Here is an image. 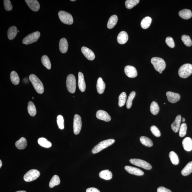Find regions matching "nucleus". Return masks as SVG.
<instances>
[{
  "label": "nucleus",
  "mask_w": 192,
  "mask_h": 192,
  "mask_svg": "<svg viewBox=\"0 0 192 192\" xmlns=\"http://www.w3.org/2000/svg\"><path fill=\"white\" fill-rule=\"evenodd\" d=\"M105 84L102 78L100 77L98 79L97 84V88L98 93L100 94H103L105 91Z\"/></svg>",
  "instance_id": "nucleus-22"
},
{
  "label": "nucleus",
  "mask_w": 192,
  "mask_h": 192,
  "mask_svg": "<svg viewBox=\"0 0 192 192\" xmlns=\"http://www.w3.org/2000/svg\"><path fill=\"white\" fill-rule=\"evenodd\" d=\"M58 16L61 22L67 25H72L74 23L72 15L70 13L64 11H59Z\"/></svg>",
  "instance_id": "nucleus-6"
},
{
  "label": "nucleus",
  "mask_w": 192,
  "mask_h": 192,
  "mask_svg": "<svg viewBox=\"0 0 192 192\" xmlns=\"http://www.w3.org/2000/svg\"><path fill=\"white\" fill-rule=\"evenodd\" d=\"M180 16L184 19H189L191 18L192 13L190 10L184 9L180 10L178 13Z\"/></svg>",
  "instance_id": "nucleus-24"
},
{
  "label": "nucleus",
  "mask_w": 192,
  "mask_h": 192,
  "mask_svg": "<svg viewBox=\"0 0 192 192\" xmlns=\"http://www.w3.org/2000/svg\"><path fill=\"white\" fill-rule=\"evenodd\" d=\"M187 126L186 123L182 124L179 128V135L180 137H184L187 134Z\"/></svg>",
  "instance_id": "nucleus-42"
},
{
  "label": "nucleus",
  "mask_w": 192,
  "mask_h": 192,
  "mask_svg": "<svg viewBox=\"0 0 192 192\" xmlns=\"http://www.w3.org/2000/svg\"><path fill=\"white\" fill-rule=\"evenodd\" d=\"M29 80L37 93L42 94L44 91V86L42 82L37 76L34 74L29 76Z\"/></svg>",
  "instance_id": "nucleus-1"
},
{
  "label": "nucleus",
  "mask_w": 192,
  "mask_h": 192,
  "mask_svg": "<svg viewBox=\"0 0 192 192\" xmlns=\"http://www.w3.org/2000/svg\"><path fill=\"white\" fill-rule=\"evenodd\" d=\"M70 1H72V2H74V1H75L76 0H71Z\"/></svg>",
  "instance_id": "nucleus-53"
},
{
  "label": "nucleus",
  "mask_w": 192,
  "mask_h": 192,
  "mask_svg": "<svg viewBox=\"0 0 192 192\" xmlns=\"http://www.w3.org/2000/svg\"><path fill=\"white\" fill-rule=\"evenodd\" d=\"M170 160L174 165H178L179 163V159L178 155L174 151H171L169 154Z\"/></svg>",
  "instance_id": "nucleus-35"
},
{
  "label": "nucleus",
  "mask_w": 192,
  "mask_h": 192,
  "mask_svg": "<svg viewBox=\"0 0 192 192\" xmlns=\"http://www.w3.org/2000/svg\"><path fill=\"white\" fill-rule=\"evenodd\" d=\"M2 165V163L1 160H0V168L1 167Z\"/></svg>",
  "instance_id": "nucleus-49"
},
{
  "label": "nucleus",
  "mask_w": 192,
  "mask_h": 192,
  "mask_svg": "<svg viewBox=\"0 0 192 192\" xmlns=\"http://www.w3.org/2000/svg\"><path fill=\"white\" fill-rule=\"evenodd\" d=\"M16 192H26L25 191H18Z\"/></svg>",
  "instance_id": "nucleus-51"
},
{
  "label": "nucleus",
  "mask_w": 192,
  "mask_h": 192,
  "mask_svg": "<svg viewBox=\"0 0 192 192\" xmlns=\"http://www.w3.org/2000/svg\"><path fill=\"white\" fill-rule=\"evenodd\" d=\"M182 122H185V118H182Z\"/></svg>",
  "instance_id": "nucleus-50"
},
{
  "label": "nucleus",
  "mask_w": 192,
  "mask_h": 192,
  "mask_svg": "<svg viewBox=\"0 0 192 192\" xmlns=\"http://www.w3.org/2000/svg\"><path fill=\"white\" fill-rule=\"evenodd\" d=\"M125 170L129 173L137 176L143 175L144 172L140 169L130 166H126Z\"/></svg>",
  "instance_id": "nucleus-15"
},
{
  "label": "nucleus",
  "mask_w": 192,
  "mask_h": 192,
  "mask_svg": "<svg viewBox=\"0 0 192 192\" xmlns=\"http://www.w3.org/2000/svg\"><path fill=\"white\" fill-rule=\"evenodd\" d=\"M96 116L98 119L109 122L111 120L110 115L106 111L103 110L98 111L96 114Z\"/></svg>",
  "instance_id": "nucleus-12"
},
{
  "label": "nucleus",
  "mask_w": 192,
  "mask_h": 192,
  "mask_svg": "<svg viewBox=\"0 0 192 192\" xmlns=\"http://www.w3.org/2000/svg\"><path fill=\"white\" fill-rule=\"evenodd\" d=\"M60 183V180L59 176L57 175H55L52 178L49 183V187L53 188L56 186L58 185Z\"/></svg>",
  "instance_id": "nucleus-34"
},
{
  "label": "nucleus",
  "mask_w": 192,
  "mask_h": 192,
  "mask_svg": "<svg viewBox=\"0 0 192 192\" xmlns=\"http://www.w3.org/2000/svg\"><path fill=\"white\" fill-rule=\"evenodd\" d=\"M82 127V122L81 117L79 115H75L74 121V134H79Z\"/></svg>",
  "instance_id": "nucleus-10"
},
{
  "label": "nucleus",
  "mask_w": 192,
  "mask_h": 192,
  "mask_svg": "<svg viewBox=\"0 0 192 192\" xmlns=\"http://www.w3.org/2000/svg\"><path fill=\"white\" fill-rule=\"evenodd\" d=\"M128 35L127 32L124 31L121 32L118 34L117 37V41L120 44H125L128 40Z\"/></svg>",
  "instance_id": "nucleus-20"
},
{
  "label": "nucleus",
  "mask_w": 192,
  "mask_h": 192,
  "mask_svg": "<svg viewBox=\"0 0 192 192\" xmlns=\"http://www.w3.org/2000/svg\"><path fill=\"white\" fill-rule=\"evenodd\" d=\"M40 36V32H38L29 34L23 39L22 43L27 45L34 43L38 41Z\"/></svg>",
  "instance_id": "nucleus-8"
},
{
  "label": "nucleus",
  "mask_w": 192,
  "mask_h": 192,
  "mask_svg": "<svg viewBox=\"0 0 192 192\" xmlns=\"http://www.w3.org/2000/svg\"><path fill=\"white\" fill-rule=\"evenodd\" d=\"M157 191V192H172L170 189L163 187L158 188Z\"/></svg>",
  "instance_id": "nucleus-47"
},
{
  "label": "nucleus",
  "mask_w": 192,
  "mask_h": 192,
  "mask_svg": "<svg viewBox=\"0 0 192 192\" xmlns=\"http://www.w3.org/2000/svg\"><path fill=\"white\" fill-rule=\"evenodd\" d=\"M118 21V17L116 15H113L109 18L107 24V27L111 29L114 27Z\"/></svg>",
  "instance_id": "nucleus-27"
},
{
  "label": "nucleus",
  "mask_w": 192,
  "mask_h": 192,
  "mask_svg": "<svg viewBox=\"0 0 192 192\" xmlns=\"http://www.w3.org/2000/svg\"><path fill=\"white\" fill-rule=\"evenodd\" d=\"M86 192H100L98 189L95 188H90L86 190Z\"/></svg>",
  "instance_id": "nucleus-48"
},
{
  "label": "nucleus",
  "mask_w": 192,
  "mask_h": 192,
  "mask_svg": "<svg viewBox=\"0 0 192 192\" xmlns=\"http://www.w3.org/2000/svg\"><path fill=\"white\" fill-rule=\"evenodd\" d=\"M124 72L128 77L134 78L137 76V72L135 67L131 66H127L125 67Z\"/></svg>",
  "instance_id": "nucleus-11"
},
{
  "label": "nucleus",
  "mask_w": 192,
  "mask_h": 192,
  "mask_svg": "<svg viewBox=\"0 0 192 192\" xmlns=\"http://www.w3.org/2000/svg\"><path fill=\"white\" fill-rule=\"evenodd\" d=\"M140 141L144 145L148 147H151L153 145V142L149 138L145 136H141L140 138Z\"/></svg>",
  "instance_id": "nucleus-31"
},
{
  "label": "nucleus",
  "mask_w": 192,
  "mask_h": 192,
  "mask_svg": "<svg viewBox=\"0 0 192 192\" xmlns=\"http://www.w3.org/2000/svg\"><path fill=\"white\" fill-rule=\"evenodd\" d=\"M78 86L79 88L82 92H85L86 89V84L84 80L83 74L79 72L78 74Z\"/></svg>",
  "instance_id": "nucleus-17"
},
{
  "label": "nucleus",
  "mask_w": 192,
  "mask_h": 192,
  "mask_svg": "<svg viewBox=\"0 0 192 192\" xmlns=\"http://www.w3.org/2000/svg\"><path fill=\"white\" fill-rule=\"evenodd\" d=\"M152 19L151 17L146 16L142 20L141 23V26L143 29L148 28L151 23Z\"/></svg>",
  "instance_id": "nucleus-30"
},
{
  "label": "nucleus",
  "mask_w": 192,
  "mask_h": 192,
  "mask_svg": "<svg viewBox=\"0 0 192 192\" xmlns=\"http://www.w3.org/2000/svg\"><path fill=\"white\" fill-rule=\"evenodd\" d=\"M151 130L152 134L157 137H159L161 135L160 130L158 129L156 126H152L150 128Z\"/></svg>",
  "instance_id": "nucleus-44"
},
{
  "label": "nucleus",
  "mask_w": 192,
  "mask_h": 192,
  "mask_svg": "<svg viewBox=\"0 0 192 192\" xmlns=\"http://www.w3.org/2000/svg\"><path fill=\"white\" fill-rule=\"evenodd\" d=\"M100 177L106 180H110L112 177V172L108 170L102 171L99 173Z\"/></svg>",
  "instance_id": "nucleus-26"
},
{
  "label": "nucleus",
  "mask_w": 192,
  "mask_h": 192,
  "mask_svg": "<svg viewBox=\"0 0 192 192\" xmlns=\"http://www.w3.org/2000/svg\"><path fill=\"white\" fill-rule=\"evenodd\" d=\"M152 64L157 71H162L166 68V64L164 59L160 58L154 57L152 58L151 60Z\"/></svg>",
  "instance_id": "nucleus-3"
},
{
  "label": "nucleus",
  "mask_w": 192,
  "mask_h": 192,
  "mask_svg": "<svg viewBox=\"0 0 192 192\" xmlns=\"http://www.w3.org/2000/svg\"><path fill=\"white\" fill-rule=\"evenodd\" d=\"M27 4L32 11H37L40 8V5L38 1L36 0H26Z\"/></svg>",
  "instance_id": "nucleus-16"
},
{
  "label": "nucleus",
  "mask_w": 192,
  "mask_h": 192,
  "mask_svg": "<svg viewBox=\"0 0 192 192\" xmlns=\"http://www.w3.org/2000/svg\"><path fill=\"white\" fill-rule=\"evenodd\" d=\"M41 62L43 65L48 70H50L51 68V63L49 58L46 55H44L41 59Z\"/></svg>",
  "instance_id": "nucleus-36"
},
{
  "label": "nucleus",
  "mask_w": 192,
  "mask_h": 192,
  "mask_svg": "<svg viewBox=\"0 0 192 192\" xmlns=\"http://www.w3.org/2000/svg\"><path fill=\"white\" fill-rule=\"evenodd\" d=\"M57 122L58 128L61 130H63L64 128V120L62 115H59L57 118Z\"/></svg>",
  "instance_id": "nucleus-43"
},
{
  "label": "nucleus",
  "mask_w": 192,
  "mask_h": 192,
  "mask_svg": "<svg viewBox=\"0 0 192 192\" xmlns=\"http://www.w3.org/2000/svg\"><path fill=\"white\" fill-rule=\"evenodd\" d=\"M81 51L84 56L88 60L92 61L95 59L94 53L89 48L86 47H82L81 49Z\"/></svg>",
  "instance_id": "nucleus-14"
},
{
  "label": "nucleus",
  "mask_w": 192,
  "mask_h": 192,
  "mask_svg": "<svg viewBox=\"0 0 192 192\" xmlns=\"http://www.w3.org/2000/svg\"><path fill=\"white\" fill-rule=\"evenodd\" d=\"M130 162L135 166L140 167L145 170H151L152 168L151 165L146 161L139 159H131Z\"/></svg>",
  "instance_id": "nucleus-9"
},
{
  "label": "nucleus",
  "mask_w": 192,
  "mask_h": 192,
  "mask_svg": "<svg viewBox=\"0 0 192 192\" xmlns=\"http://www.w3.org/2000/svg\"><path fill=\"white\" fill-rule=\"evenodd\" d=\"M27 146L26 140L24 137H22L15 143V146L19 149H23L26 148Z\"/></svg>",
  "instance_id": "nucleus-25"
},
{
  "label": "nucleus",
  "mask_w": 192,
  "mask_h": 192,
  "mask_svg": "<svg viewBox=\"0 0 192 192\" xmlns=\"http://www.w3.org/2000/svg\"><path fill=\"white\" fill-rule=\"evenodd\" d=\"M40 174V172L37 170H31L25 174L24 179L26 182L33 181L39 177Z\"/></svg>",
  "instance_id": "nucleus-7"
},
{
  "label": "nucleus",
  "mask_w": 192,
  "mask_h": 192,
  "mask_svg": "<svg viewBox=\"0 0 192 192\" xmlns=\"http://www.w3.org/2000/svg\"><path fill=\"white\" fill-rule=\"evenodd\" d=\"M150 111L152 114L156 115L158 114L159 111V107L156 102L153 101L152 103L150 106Z\"/></svg>",
  "instance_id": "nucleus-37"
},
{
  "label": "nucleus",
  "mask_w": 192,
  "mask_h": 192,
  "mask_svg": "<svg viewBox=\"0 0 192 192\" xmlns=\"http://www.w3.org/2000/svg\"><path fill=\"white\" fill-rule=\"evenodd\" d=\"M136 95L135 92H132L128 96L127 101L126 103V107L128 109H130L132 105V101Z\"/></svg>",
  "instance_id": "nucleus-40"
},
{
  "label": "nucleus",
  "mask_w": 192,
  "mask_h": 192,
  "mask_svg": "<svg viewBox=\"0 0 192 192\" xmlns=\"http://www.w3.org/2000/svg\"><path fill=\"white\" fill-rule=\"evenodd\" d=\"M166 95L169 101L172 103L177 102L180 99V96L179 94L171 92H167Z\"/></svg>",
  "instance_id": "nucleus-13"
},
{
  "label": "nucleus",
  "mask_w": 192,
  "mask_h": 192,
  "mask_svg": "<svg viewBox=\"0 0 192 192\" xmlns=\"http://www.w3.org/2000/svg\"><path fill=\"white\" fill-rule=\"evenodd\" d=\"M192 74V65L189 63L184 64L180 67L178 71V75L182 78H186Z\"/></svg>",
  "instance_id": "nucleus-4"
},
{
  "label": "nucleus",
  "mask_w": 192,
  "mask_h": 192,
  "mask_svg": "<svg viewBox=\"0 0 192 192\" xmlns=\"http://www.w3.org/2000/svg\"><path fill=\"white\" fill-rule=\"evenodd\" d=\"M115 142V140L114 139H110L101 141L93 148L92 150V152L93 154L99 152L103 149L112 145Z\"/></svg>",
  "instance_id": "nucleus-2"
},
{
  "label": "nucleus",
  "mask_w": 192,
  "mask_h": 192,
  "mask_svg": "<svg viewBox=\"0 0 192 192\" xmlns=\"http://www.w3.org/2000/svg\"><path fill=\"white\" fill-rule=\"evenodd\" d=\"M38 143L41 147L46 148H49L51 147L52 146V144L50 142L45 138H39L38 140Z\"/></svg>",
  "instance_id": "nucleus-28"
},
{
  "label": "nucleus",
  "mask_w": 192,
  "mask_h": 192,
  "mask_svg": "<svg viewBox=\"0 0 192 192\" xmlns=\"http://www.w3.org/2000/svg\"><path fill=\"white\" fill-rule=\"evenodd\" d=\"M68 44L66 38H61L59 41V49L61 52L63 53L67 52L68 51Z\"/></svg>",
  "instance_id": "nucleus-19"
},
{
  "label": "nucleus",
  "mask_w": 192,
  "mask_h": 192,
  "mask_svg": "<svg viewBox=\"0 0 192 192\" xmlns=\"http://www.w3.org/2000/svg\"><path fill=\"white\" fill-rule=\"evenodd\" d=\"M182 146L184 149L187 151L192 150V140L191 138L187 137L184 139L182 142Z\"/></svg>",
  "instance_id": "nucleus-21"
},
{
  "label": "nucleus",
  "mask_w": 192,
  "mask_h": 192,
  "mask_svg": "<svg viewBox=\"0 0 192 192\" xmlns=\"http://www.w3.org/2000/svg\"><path fill=\"white\" fill-rule=\"evenodd\" d=\"M66 86L67 89L70 93H74L75 92L76 88V80L74 75L69 74L67 77Z\"/></svg>",
  "instance_id": "nucleus-5"
},
{
  "label": "nucleus",
  "mask_w": 192,
  "mask_h": 192,
  "mask_svg": "<svg viewBox=\"0 0 192 192\" xmlns=\"http://www.w3.org/2000/svg\"><path fill=\"white\" fill-rule=\"evenodd\" d=\"M182 40L184 44L187 46L190 47L192 46V40L189 36L187 35H182Z\"/></svg>",
  "instance_id": "nucleus-41"
},
{
  "label": "nucleus",
  "mask_w": 192,
  "mask_h": 192,
  "mask_svg": "<svg viewBox=\"0 0 192 192\" xmlns=\"http://www.w3.org/2000/svg\"><path fill=\"white\" fill-rule=\"evenodd\" d=\"M192 172V161L189 162L186 165L182 171V174L184 176L189 175Z\"/></svg>",
  "instance_id": "nucleus-29"
},
{
  "label": "nucleus",
  "mask_w": 192,
  "mask_h": 192,
  "mask_svg": "<svg viewBox=\"0 0 192 192\" xmlns=\"http://www.w3.org/2000/svg\"><path fill=\"white\" fill-rule=\"evenodd\" d=\"M162 72H163L162 71H161V72H159V74H162Z\"/></svg>",
  "instance_id": "nucleus-52"
},
{
  "label": "nucleus",
  "mask_w": 192,
  "mask_h": 192,
  "mask_svg": "<svg viewBox=\"0 0 192 192\" xmlns=\"http://www.w3.org/2000/svg\"><path fill=\"white\" fill-rule=\"evenodd\" d=\"M139 0H127L125 2V6L127 8L130 9L138 4Z\"/></svg>",
  "instance_id": "nucleus-38"
},
{
  "label": "nucleus",
  "mask_w": 192,
  "mask_h": 192,
  "mask_svg": "<svg viewBox=\"0 0 192 192\" xmlns=\"http://www.w3.org/2000/svg\"><path fill=\"white\" fill-rule=\"evenodd\" d=\"M164 104H166V103H164Z\"/></svg>",
  "instance_id": "nucleus-55"
},
{
  "label": "nucleus",
  "mask_w": 192,
  "mask_h": 192,
  "mask_svg": "<svg viewBox=\"0 0 192 192\" xmlns=\"http://www.w3.org/2000/svg\"><path fill=\"white\" fill-rule=\"evenodd\" d=\"M127 99V95L125 92H122L119 97L118 105L122 107L125 104Z\"/></svg>",
  "instance_id": "nucleus-39"
},
{
  "label": "nucleus",
  "mask_w": 192,
  "mask_h": 192,
  "mask_svg": "<svg viewBox=\"0 0 192 192\" xmlns=\"http://www.w3.org/2000/svg\"><path fill=\"white\" fill-rule=\"evenodd\" d=\"M32 99H34V97H32Z\"/></svg>",
  "instance_id": "nucleus-54"
},
{
  "label": "nucleus",
  "mask_w": 192,
  "mask_h": 192,
  "mask_svg": "<svg viewBox=\"0 0 192 192\" xmlns=\"http://www.w3.org/2000/svg\"><path fill=\"white\" fill-rule=\"evenodd\" d=\"M29 114L32 116H34L36 114V110L35 105L32 101H29L28 103V107Z\"/></svg>",
  "instance_id": "nucleus-32"
},
{
  "label": "nucleus",
  "mask_w": 192,
  "mask_h": 192,
  "mask_svg": "<svg viewBox=\"0 0 192 192\" xmlns=\"http://www.w3.org/2000/svg\"><path fill=\"white\" fill-rule=\"evenodd\" d=\"M166 43L169 47L171 48L175 47V43L172 37L166 38Z\"/></svg>",
  "instance_id": "nucleus-46"
},
{
  "label": "nucleus",
  "mask_w": 192,
  "mask_h": 192,
  "mask_svg": "<svg viewBox=\"0 0 192 192\" xmlns=\"http://www.w3.org/2000/svg\"><path fill=\"white\" fill-rule=\"evenodd\" d=\"M10 76L11 80L12 83L15 85H18L20 82V78L17 73L14 71H13L11 73Z\"/></svg>",
  "instance_id": "nucleus-33"
},
{
  "label": "nucleus",
  "mask_w": 192,
  "mask_h": 192,
  "mask_svg": "<svg viewBox=\"0 0 192 192\" xmlns=\"http://www.w3.org/2000/svg\"><path fill=\"white\" fill-rule=\"evenodd\" d=\"M4 4L5 9L7 11L12 10L13 7L11 2L9 0H4Z\"/></svg>",
  "instance_id": "nucleus-45"
},
{
  "label": "nucleus",
  "mask_w": 192,
  "mask_h": 192,
  "mask_svg": "<svg viewBox=\"0 0 192 192\" xmlns=\"http://www.w3.org/2000/svg\"><path fill=\"white\" fill-rule=\"evenodd\" d=\"M182 121V116L180 115H178L175 119L174 122L171 124V128L174 132H177L179 130L180 124Z\"/></svg>",
  "instance_id": "nucleus-18"
},
{
  "label": "nucleus",
  "mask_w": 192,
  "mask_h": 192,
  "mask_svg": "<svg viewBox=\"0 0 192 192\" xmlns=\"http://www.w3.org/2000/svg\"><path fill=\"white\" fill-rule=\"evenodd\" d=\"M18 32V28L16 26H12L10 27L8 31V37L9 40H12L16 35Z\"/></svg>",
  "instance_id": "nucleus-23"
}]
</instances>
